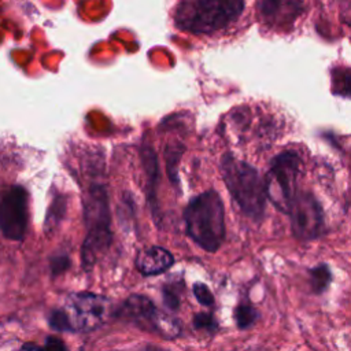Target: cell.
Listing matches in <instances>:
<instances>
[{"label":"cell","mask_w":351,"mask_h":351,"mask_svg":"<svg viewBox=\"0 0 351 351\" xmlns=\"http://www.w3.org/2000/svg\"><path fill=\"white\" fill-rule=\"evenodd\" d=\"M189 237L204 251L215 252L225 240V210L218 192L210 189L193 197L184 211Z\"/></svg>","instance_id":"cell-1"},{"label":"cell","mask_w":351,"mask_h":351,"mask_svg":"<svg viewBox=\"0 0 351 351\" xmlns=\"http://www.w3.org/2000/svg\"><path fill=\"white\" fill-rule=\"evenodd\" d=\"M84 218L88 228L81 248L82 263L86 269L95 265L111 243L110 208L106 186L92 184L84 199Z\"/></svg>","instance_id":"cell-4"},{"label":"cell","mask_w":351,"mask_h":351,"mask_svg":"<svg viewBox=\"0 0 351 351\" xmlns=\"http://www.w3.org/2000/svg\"><path fill=\"white\" fill-rule=\"evenodd\" d=\"M52 273L53 274H58V273H62L64 269L69 267V259L64 258V256H59L58 259L52 261Z\"/></svg>","instance_id":"cell-21"},{"label":"cell","mask_w":351,"mask_h":351,"mask_svg":"<svg viewBox=\"0 0 351 351\" xmlns=\"http://www.w3.org/2000/svg\"><path fill=\"white\" fill-rule=\"evenodd\" d=\"M193 293L200 304H203V306L214 304V295L211 293V291L208 289V287L206 284L196 282L193 285Z\"/></svg>","instance_id":"cell-18"},{"label":"cell","mask_w":351,"mask_h":351,"mask_svg":"<svg viewBox=\"0 0 351 351\" xmlns=\"http://www.w3.org/2000/svg\"><path fill=\"white\" fill-rule=\"evenodd\" d=\"M49 325L51 328H53L55 330H59V332H66V330H71L70 329V325H69V321H67V317L63 311V308L60 310H53L49 315Z\"/></svg>","instance_id":"cell-17"},{"label":"cell","mask_w":351,"mask_h":351,"mask_svg":"<svg viewBox=\"0 0 351 351\" xmlns=\"http://www.w3.org/2000/svg\"><path fill=\"white\" fill-rule=\"evenodd\" d=\"M64 211H66V199L63 196L55 197L49 206L48 215L45 219V232H49V230L52 232L58 226Z\"/></svg>","instance_id":"cell-15"},{"label":"cell","mask_w":351,"mask_h":351,"mask_svg":"<svg viewBox=\"0 0 351 351\" xmlns=\"http://www.w3.org/2000/svg\"><path fill=\"white\" fill-rule=\"evenodd\" d=\"M288 214L292 234L299 241H313L325 232L322 207L311 192H298Z\"/></svg>","instance_id":"cell-7"},{"label":"cell","mask_w":351,"mask_h":351,"mask_svg":"<svg viewBox=\"0 0 351 351\" xmlns=\"http://www.w3.org/2000/svg\"><path fill=\"white\" fill-rule=\"evenodd\" d=\"M163 300H165V303H166V306H167V307H170V308H173V310L178 308L180 300H178L177 295H174L171 291L166 289V291L163 292Z\"/></svg>","instance_id":"cell-20"},{"label":"cell","mask_w":351,"mask_h":351,"mask_svg":"<svg viewBox=\"0 0 351 351\" xmlns=\"http://www.w3.org/2000/svg\"><path fill=\"white\" fill-rule=\"evenodd\" d=\"M193 325L197 329H203V330H208V332H215L218 325L215 318L208 314V313H199L193 317Z\"/></svg>","instance_id":"cell-16"},{"label":"cell","mask_w":351,"mask_h":351,"mask_svg":"<svg viewBox=\"0 0 351 351\" xmlns=\"http://www.w3.org/2000/svg\"><path fill=\"white\" fill-rule=\"evenodd\" d=\"M147 351H165V350H160V348H156V347H148Z\"/></svg>","instance_id":"cell-23"},{"label":"cell","mask_w":351,"mask_h":351,"mask_svg":"<svg viewBox=\"0 0 351 351\" xmlns=\"http://www.w3.org/2000/svg\"><path fill=\"white\" fill-rule=\"evenodd\" d=\"M221 174L223 182L245 217L259 222L265 215L266 189L265 180L255 167L230 154L221 158Z\"/></svg>","instance_id":"cell-2"},{"label":"cell","mask_w":351,"mask_h":351,"mask_svg":"<svg viewBox=\"0 0 351 351\" xmlns=\"http://www.w3.org/2000/svg\"><path fill=\"white\" fill-rule=\"evenodd\" d=\"M332 92L337 96L351 97V70L337 67L332 71Z\"/></svg>","instance_id":"cell-13"},{"label":"cell","mask_w":351,"mask_h":351,"mask_svg":"<svg viewBox=\"0 0 351 351\" xmlns=\"http://www.w3.org/2000/svg\"><path fill=\"white\" fill-rule=\"evenodd\" d=\"M44 351H66V346L60 339L51 336L45 340Z\"/></svg>","instance_id":"cell-19"},{"label":"cell","mask_w":351,"mask_h":351,"mask_svg":"<svg viewBox=\"0 0 351 351\" xmlns=\"http://www.w3.org/2000/svg\"><path fill=\"white\" fill-rule=\"evenodd\" d=\"M63 311L71 330H92L108 317L110 303L101 295L77 292L67 298Z\"/></svg>","instance_id":"cell-8"},{"label":"cell","mask_w":351,"mask_h":351,"mask_svg":"<svg viewBox=\"0 0 351 351\" xmlns=\"http://www.w3.org/2000/svg\"><path fill=\"white\" fill-rule=\"evenodd\" d=\"M23 350L25 351H44V348H41V347H38L37 344H33V343L23 344Z\"/></svg>","instance_id":"cell-22"},{"label":"cell","mask_w":351,"mask_h":351,"mask_svg":"<svg viewBox=\"0 0 351 351\" xmlns=\"http://www.w3.org/2000/svg\"><path fill=\"white\" fill-rule=\"evenodd\" d=\"M174 262L170 251L163 247H149L143 250L136 258V267L145 276H155L167 270Z\"/></svg>","instance_id":"cell-10"},{"label":"cell","mask_w":351,"mask_h":351,"mask_svg":"<svg viewBox=\"0 0 351 351\" xmlns=\"http://www.w3.org/2000/svg\"><path fill=\"white\" fill-rule=\"evenodd\" d=\"M118 315L163 339H174L181 332L180 322L176 318L159 311L154 303L143 295H132L128 298L121 306Z\"/></svg>","instance_id":"cell-6"},{"label":"cell","mask_w":351,"mask_h":351,"mask_svg":"<svg viewBox=\"0 0 351 351\" xmlns=\"http://www.w3.org/2000/svg\"><path fill=\"white\" fill-rule=\"evenodd\" d=\"M302 159L296 151L288 149L277 154L266 173V197L281 213L288 214L291 204L298 193L296 181L300 171Z\"/></svg>","instance_id":"cell-5"},{"label":"cell","mask_w":351,"mask_h":351,"mask_svg":"<svg viewBox=\"0 0 351 351\" xmlns=\"http://www.w3.org/2000/svg\"><path fill=\"white\" fill-rule=\"evenodd\" d=\"M27 193L19 186H10L0 200V229L10 240H22L27 229Z\"/></svg>","instance_id":"cell-9"},{"label":"cell","mask_w":351,"mask_h":351,"mask_svg":"<svg viewBox=\"0 0 351 351\" xmlns=\"http://www.w3.org/2000/svg\"><path fill=\"white\" fill-rule=\"evenodd\" d=\"M241 0H185L174 12L176 26L193 34H211L234 22L244 10Z\"/></svg>","instance_id":"cell-3"},{"label":"cell","mask_w":351,"mask_h":351,"mask_svg":"<svg viewBox=\"0 0 351 351\" xmlns=\"http://www.w3.org/2000/svg\"><path fill=\"white\" fill-rule=\"evenodd\" d=\"M258 317L259 314L255 310V307L248 303H240L234 308V319L240 329H248L250 326H252Z\"/></svg>","instance_id":"cell-14"},{"label":"cell","mask_w":351,"mask_h":351,"mask_svg":"<svg viewBox=\"0 0 351 351\" xmlns=\"http://www.w3.org/2000/svg\"><path fill=\"white\" fill-rule=\"evenodd\" d=\"M303 3L299 1H271L265 0L258 3L259 12L266 22L284 23L291 22L303 11Z\"/></svg>","instance_id":"cell-11"},{"label":"cell","mask_w":351,"mask_h":351,"mask_svg":"<svg viewBox=\"0 0 351 351\" xmlns=\"http://www.w3.org/2000/svg\"><path fill=\"white\" fill-rule=\"evenodd\" d=\"M311 291L317 295L325 292L332 281V273L326 263H319L308 270Z\"/></svg>","instance_id":"cell-12"}]
</instances>
